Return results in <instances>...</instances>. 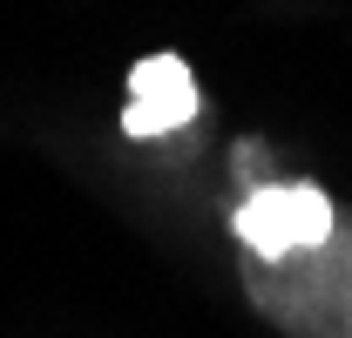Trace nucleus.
Instances as JSON below:
<instances>
[{"mask_svg": "<svg viewBox=\"0 0 352 338\" xmlns=\"http://www.w3.org/2000/svg\"><path fill=\"white\" fill-rule=\"evenodd\" d=\"M244 297L285 338H352V210L298 257H244Z\"/></svg>", "mask_w": 352, "mask_h": 338, "instance_id": "nucleus-1", "label": "nucleus"}, {"mask_svg": "<svg viewBox=\"0 0 352 338\" xmlns=\"http://www.w3.org/2000/svg\"><path fill=\"white\" fill-rule=\"evenodd\" d=\"M332 216H339V203L318 183H258L237 196L230 237L244 244V257H298L332 237Z\"/></svg>", "mask_w": 352, "mask_h": 338, "instance_id": "nucleus-2", "label": "nucleus"}, {"mask_svg": "<svg viewBox=\"0 0 352 338\" xmlns=\"http://www.w3.org/2000/svg\"><path fill=\"white\" fill-rule=\"evenodd\" d=\"M197 122V75L190 61L176 54H149L129 68V102H122V128L135 142H156V135H176V128Z\"/></svg>", "mask_w": 352, "mask_h": 338, "instance_id": "nucleus-3", "label": "nucleus"}]
</instances>
